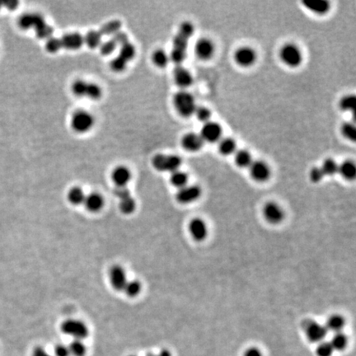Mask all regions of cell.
<instances>
[{"instance_id":"cell-1","label":"cell","mask_w":356,"mask_h":356,"mask_svg":"<svg viewBox=\"0 0 356 356\" xmlns=\"http://www.w3.org/2000/svg\"><path fill=\"white\" fill-rule=\"evenodd\" d=\"M173 104L178 114L183 117H192L197 107L193 95L185 90L176 93L173 98Z\"/></svg>"},{"instance_id":"cell-2","label":"cell","mask_w":356,"mask_h":356,"mask_svg":"<svg viewBox=\"0 0 356 356\" xmlns=\"http://www.w3.org/2000/svg\"><path fill=\"white\" fill-rule=\"evenodd\" d=\"M153 166L159 172L173 173L178 170L181 164V158L177 155L157 154L153 158Z\"/></svg>"},{"instance_id":"cell-3","label":"cell","mask_w":356,"mask_h":356,"mask_svg":"<svg viewBox=\"0 0 356 356\" xmlns=\"http://www.w3.org/2000/svg\"><path fill=\"white\" fill-rule=\"evenodd\" d=\"M94 125L93 115L86 111L79 110L74 113L71 118V127L78 133H85Z\"/></svg>"},{"instance_id":"cell-4","label":"cell","mask_w":356,"mask_h":356,"mask_svg":"<svg viewBox=\"0 0 356 356\" xmlns=\"http://www.w3.org/2000/svg\"><path fill=\"white\" fill-rule=\"evenodd\" d=\"M279 56L283 63L291 68L298 67L303 60L300 50L294 44L284 45L279 51Z\"/></svg>"},{"instance_id":"cell-5","label":"cell","mask_w":356,"mask_h":356,"mask_svg":"<svg viewBox=\"0 0 356 356\" xmlns=\"http://www.w3.org/2000/svg\"><path fill=\"white\" fill-rule=\"evenodd\" d=\"M61 329L66 335L75 338V340H82L88 336V329L83 322L76 319H69L63 322Z\"/></svg>"},{"instance_id":"cell-6","label":"cell","mask_w":356,"mask_h":356,"mask_svg":"<svg viewBox=\"0 0 356 356\" xmlns=\"http://www.w3.org/2000/svg\"><path fill=\"white\" fill-rule=\"evenodd\" d=\"M199 136L204 142L206 141L209 143H216L217 141L220 140L222 128L218 123L208 121L203 125Z\"/></svg>"},{"instance_id":"cell-7","label":"cell","mask_w":356,"mask_h":356,"mask_svg":"<svg viewBox=\"0 0 356 356\" xmlns=\"http://www.w3.org/2000/svg\"><path fill=\"white\" fill-rule=\"evenodd\" d=\"M304 327L307 337L312 342L321 341L327 336V329L326 327H323L316 322L308 321V322H305Z\"/></svg>"},{"instance_id":"cell-8","label":"cell","mask_w":356,"mask_h":356,"mask_svg":"<svg viewBox=\"0 0 356 356\" xmlns=\"http://www.w3.org/2000/svg\"><path fill=\"white\" fill-rule=\"evenodd\" d=\"M257 55L253 49L243 46L237 50L234 54V59L237 64L242 67H249L256 61Z\"/></svg>"},{"instance_id":"cell-9","label":"cell","mask_w":356,"mask_h":356,"mask_svg":"<svg viewBox=\"0 0 356 356\" xmlns=\"http://www.w3.org/2000/svg\"><path fill=\"white\" fill-rule=\"evenodd\" d=\"M201 190L197 186H186L179 190L177 194V199L181 204H189L199 198Z\"/></svg>"},{"instance_id":"cell-10","label":"cell","mask_w":356,"mask_h":356,"mask_svg":"<svg viewBox=\"0 0 356 356\" xmlns=\"http://www.w3.org/2000/svg\"><path fill=\"white\" fill-rule=\"evenodd\" d=\"M250 174L255 181L262 182L270 178L271 171L268 165L262 161H255L250 165Z\"/></svg>"},{"instance_id":"cell-11","label":"cell","mask_w":356,"mask_h":356,"mask_svg":"<svg viewBox=\"0 0 356 356\" xmlns=\"http://www.w3.org/2000/svg\"><path fill=\"white\" fill-rule=\"evenodd\" d=\"M110 280L115 290L122 291L127 283L126 275L120 266H114L110 271Z\"/></svg>"},{"instance_id":"cell-12","label":"cell","mask_w":356,"mask_h":356,"mask_svg":"<svg viewBox=\"0 0 356 356\" xmlns=\"http://www.w3.org/2000/svg\"><path fill=\"white\" fill-rule=\"evenodd\" d=\"M45 22L44 17L40 14H25L19 19V27L24 30L37 28Z\"/></svg>"},{"instance_id":"cell-13","label":"cell","mask_w":356,"mask_h":356,"mask_svg":"<svg viewBox=\"0 0 356 356\" xmlns=\"http://www.w3.org/2000/svg\"><path fill=\"white\" fill-rule=\"evenodd\" d=\"M173 78L176 84L181 88H186L192 85L193 82V78L188 70L181 66L177 65L173 70Z\"/></svg>"},{"instance_id":"cell-14","label":"cell","mask_w":356,"mask_h":356,"mask_svg":"<svg viewBox=\"0 0 356 356\" xmlns=\"http://www.w3.org/2000/svg\"><path fill=\"white\" fill-rule=\"evenodd\" d=\"M265 218L271 223H279L284 218V213L281 208L276 203H267L263 209Z\"/></svg>"},{"instance_id":"cell-15","label":"cell","mask_w":356,"mask_h":356,"mask_svg":"<svg viewBox=\"0 0 356 356\" xmlns=\"http://www.w3.org/2000/svg\"><path fill=\"white\" fill-rule=\"evenodd\" d=\"M204 140L199 135L196 133L186 134L181 139V145L189 152H197L201 149Z\"/></svg>"},{"instance_id":"cell-16","label":"cell","mask_w":356,"mask_h":356,"mask_svg":"<svg viewBox=\"0 0 356 356\" xmlns=\"http://www.w3.org/2000/svg\"><path fill=\"white\" fill-rule=\"evenodd\" d=\"M189 231L192 234V237L199 242L206 237L207 227L202 219L194 218L189 224Z\"/></svg>"},{"instance_id":"cell-17","label":"cell","mask_w":356,"mask_h":356,"mask_svg":"<svg viewBox=\"0 0 356 356\" xmlns=\"http://www.w3.org/2000/svg\"><path fill=\"white\" fill-rule=\"evenodd\" d=\"M61 40L62 46L68 50H79L82 47L83 41V37L78 32H71L64 35Z\"/></svg>"},{"instance_id":"cell-18","label":"cell","mask_w":356,"mask_h":356,"mask_svg":"<svg viewBox=\"0 0 356 356\" xmlns=\"http://www.w3.org/2000/svg\"><path fill=\"white\" fill-rule=\"evenodd\" d=\"M195 50H196L197 56L204 60L211 58L215 52V47H214L212 41L209 39H205V38L200 39L199 41H197Z\"/></svg>"},{"instance_id":"cell-19","label":"cell","mask_w":356,"mask_h":356,"mask_svg":"<svg viewBox=\"0 0 356 356\" xmlns=\"http://www.w3.org/2000/svg\"><path fill=\"white\" fill-rule=\"evenodd\" d=\"M112 178L117 186H126L131 179V173L126 167L119 166L112 172Z\"/></svg>"},{"instance_id":"cell-20","label":"cell","mask_w":356,"mask_h":356,"mask_svg":"<svg viewBox=\"0 0 356 356\" xmlns=\"http://www.w3.org/2000/svg\"><path fill=\"white\" fill-rule=\"evenodd\" d=\"M306 8L316 14H325L330 10V3L327 0H304Z\"/></svg>"},{"instance_id":"cell-21","label":"cell","mask_w":356,"mask_h":356,"mask_svg":"<svg viewBox=\"0 0 356 356\" xmlns=\"http://www.w3.org/2000/svg\"><path fill=\"white\" fill-rule=\"evenodd\" d=\"M84 205L91 212H98L103 207L104 199L99 193H91L85 197Z\"/></svg>"},{"instance_id":"cell-22","label":"cell","mask_w":356,"mask_h":356,"mask_svg":"<svg viewBox=\"0 0 356 356\" xmlns=\"http://www.w3.org/2000/svg\"><path fill=\"white\" fill-rule=\"evenodd\" d=\"M338 173L346 180H353L356 178V167L352 161H345L339 166Z\"/></svg>"},{"instance_id":"cell-23","label":"cell","mask_w":356,"mask_h":356,"mask_svg":"<svg viewBox=\"0 0 356 356\" xmlns=\"http://www.w3.org/2000/svg\"><path fill=\"white\" fill-rule=\"evenodd\" d=\"M101 38L102 36L99 31L91 30L86 33L85 37L83 38V41L89 48L95 49L101 45Z\"/></svg>"},{"instance_id":"cell-24","label":"cell","mask_w":356,"mask_h":356,"mask_svg":"<svg viewBox=\"0 0 356 356\" xmlns=\"http://www.w3.org/2000/svg\"><path fill=\"white\" fill-rule=\"evenodd\" d=\"M120 27H121V22L119 20H112L102 25L99 30V32L101 33V36H103V35L113 36L117 32H120Z\"/></svg>"},{"instance_id":"cell-25","label":"cell","mask_w":356,"mask_h":356,"mask_svg":"<svg viewBox=\"0 0 356 356\" xmlns=\"http://www.w3.org/2000/svg\"><path fill=\"white\" fill-rule=\"evenodd\" d=\"M152 60L154 62V64L158 68H164L168 65L170 58L168 54L166 53V51H163L162 49H158L153 53Z\"/></svg>"},{"instance_id":"cell-26","label":"cell","mask_w":356,"mask_h":356,"mask_svg":"<svg viewBox=\"0 0 356 356\" xmlns=\"http://www.w3.org/2000/svg\"><path fill=\"white\" fill-rule=\"evenodd\" d=\"M234 160H235L237 166H238L239 168L250 167V165L253 162L252 155L247 150H239V151L237 152Z\"/></svg>"},{"instance_id":"cell-27","label":"cell","mask_w":356,"mask_h":356,"mask_svg":"<svg viewBox=\"0 0 356 356\" xmlns=\"http://www.w3.org/2000/svg\"><path fill=\"white\" fill-rule=\"evenodd\" d=\"M218 150L224 156H229L236 150V142L231 138H223L218 145Z\"/></svg>"},{"instance_id":"cell-28","label":"cell","mask_w":356,"mask_h":356,"mask_svg":"<svg viewBox=\"0 0 356 356\" xmlns=\"http://www.w3.org/2000/svg\"><path fill=\"white\" fill-rule=\"evenodd\" d=\"M85 197L84 192L79 187H74L69 191L68 194L69 202L75 205H79L84 202Z\"/></svg>"},{"instance_id":"cell-29","label":"cell","mask_w":356,"mask_h":356,"mask_svg":"<svg viewBox=\"0 0 356 356\" xmlns=\"http://www.w3.org/2000/svg\"><path fill=\"white\" fill-rule=\"evenodd\" d=\"M344 326H345V320L342 316L340 315H332L327 320L326 328L332 332H339Z\"/></svg>"},{"instance_id":"cell-30","label":"cell","mask_w":356,"mask_h":356,"mask_svg":"<svg viewBox=\"0 0 356 356\" xmlns=\"http://www.w3.org/2000/svg\"><path fill=\"white\" fill-rule=\"evenodd\" d=\"M171 183L178 188H182L186 186L188 181V177L186 173L181 171L177 170L172 173L170 178Z\"/></svg>"},{"instance_id":"cell-31","label":"cell","mask_w":356,"mask_h":356,"mask_svg":"<svg viewBox=\"0 0 356 356\" xmlns=\"http://www.w3.org/2000/svg\"><path fill=\"white\" fill-rule=\"evenodd\" d=\"M136 47L130 41L125 43L124 45H120L119 56L121 57L123 59H125V61L128 62L133 59L134 57L136 56Z\"/></svg>"},{"instance_id":"cell-32","label":"cell","mask_w":356,"mask_h":356,"mask_svg":"<svg viewBox=\"0 0 356 356\" xmlns=\"http://www.w3.org/2000/svg\"><path fill=\"white\" fill-rule=\"evenodd\" d=\"M136 201L132 197H127L120 199V209L125 215H130L136 210Z\"/></svg>"},{"instance_id":"cell-33","label":"cell","mask_w":356,"mask_h":356,"mask_svg":"<svg viewBox=\"0 0 356 356\" xmlns=\"http://www.w3.org/2000/svg\"><path fill=\"white\" fill-rule=\"evenodd\" d=\"M330 343L334 350L341 351L347 345V338L342 333L336 332V334L332 337V341Z\"/></svg>"},{"instance_id":"cell-34","label":"cell","mask_w":356,"mask_h":356,"mask_svg":"<svg viewBox=\"0 0 356 356\" xmlns=\"http://www.w3.org/2000/svg\"><path fill=\"white\" fill-rule=\"evenodd\" d=\"M101 95H102V91H101L100 86L98 85L96 83L88 82L85 97L92 100H98L101 98Z\"/></svg>"},{"instance_id":"cell-35","label":"cell","mask_w":356,"mask_h":356,"mask_svg":"<svg viewBox=\"0 0 356 356\" xmlns=\"http://www.w3.org/2000/svg\"><path fill=\"white\" fill-rule=\"evenodd\" d=\"M322 170L324 173L325 176H333L335 175L336 173H338V166L337 163L332 159V158H327L325 160L324 162L322 163Z\"/></svg>"},{"instance_id":"cell-36","label":"cell","mask_w":356,"mask_h":356,"mask_svg":"<svg viewBox=\"0 0 356 356\" xmlns=\"http://www.w3.org/2000/svg\"><path fill=\"white\" fill-rule=\"evenodd\" d=\"M356 99L355 95H347L341 99L340 101V108L345 112H351L355 109Z\"/></svg>"},{"instance_id":"cell-37","label":"cell","mask_w":356,"mask_h":356,"mask_svg":"<svg viewBox=\"0 0 356 356\" xmlns=\"http://www.w3.org/2000/svg\"><path fill=\"white\" fill-rule=\"evenodd\" d=\"M63 48L62 46L61 40L60 38H49L46 40V43H45V49L46 51L50 52V53H56L58 52L60 49Z\"/></svg>"},{"instance_id":"cell-38","label":"cell","mask_w":356,"mask_h":356,"mask_svg":"<svg viewBox=\"0 0 356 356\" xmlns=\"http://www.w3.org/2000/svg\"><path fill=\"white\" fill-rule=\"evenodd\" d=\"M124 291L125 294L130 296V297H136L139 294L141 290V284L139 282L136 280H132V281H127L124 288Z\"/></svg>"},{"instance_id":"cell-39","label":"cell","mask_w":356,"mask_h":356,"mask_svg":"<svg viewBox=\"0 0 356 356\" xmlns=\"http://www.w3.org/2000/svg\"><path fill=\"white\" fill-rule=\"evenodd\" d=\"M36 33L38 38L40 39H49V38L52 37V33H53L54 29L53 27L47 24L46 22L43 23L42 25H40L39 27L35 28Z\"/></svg>"},{"instance_id":"cell-40","label":"cell","mask_w":356,"mask_h":356,"mask_svg":"<svg viewBox=\"0 0 356 356\" xmlns=\"http://www.w3.org/2000/svg\"><path fill=\"white\" fill-rule=\"evenodd\" d=\"M70 355L74 356H84L86 354V347L80 340H75L69 347Z\"/></svg>"},{"instance_id":"cell-41","label":"cell","mask_w":356,"mask_h":356,"mask_svg":"<svg viewBox=\"0 0 356 356\" xmlns=\"http://www.w3.org/2000/svg\"><path fill=\"white\" fill-rule=\"evenodd\" d=\"M88 82L84 80H76L72 84V92L78 97H85Z\"/></svg>"},{"instance_id":"cell-42","label":"cell","mask_w":356,"mask_h":356,"mask_svg":"<svg viewBox=\"0 0 356 356\" xmlns=\"http://www.w3.org/2000/svg\"><path fill=\"white\" fill-rule=\"evenodd\" d=\"M341 133L346 138L351 141H356V129L352 123H345L341 126Z\"/></svg>"},{"instance_id":"cell-43","label":"cell","mask_w":356,"mask_h":356,"mask_svg":"<svg viewBox=\"0 0 356 356\" xmlns=\"http://www.w3.org/2000/svg\"><path fill=\"white\" fill-rule=\"evenodd\" d=\"M117 45L112 39L106 40L105 42L101 43L100 45V51L103 56H110L114 52L117 48Z\"/></svg>"},{"instance_id":"cell-44","label":"cell","mask_w":356,"mask_h":356,"mask_svg":"<svg viewBox=\"0 0 356 356\" xmlns=\"http://www.w3.org/2000/svg\"><path fill=\"white\" fill-rule=\"evenodd\" d=\"M178 33L187 39H190L194 33V26L190 21H184L180 25Z\"/></svg>"},{"instance_id":"cell-45","label":"cell","mask_w":356,"mask_h":356,"mask_svg":"<svg viewBox=\"0 0 356 356\" xmlns=\"http://www.w3.org/2000/svg\"><path fill=\"white\" fill-rule=\"evenodd\" d=\"M126 64H127V62L118 56L112 59L111 63H110V66H111V69L115 72H121L123 70H125V68H126Z\"/></svg>"},{"instance_id":"cell-46","label":"cell","mask_w":356,"mask_h":356,"mask_svg":"<svg viewBox=\"0 0 356 356\" xmlns=\"http://www.w3.org/2000/svg\"><path fill=\"white\" fill-rule=\"evenodd\" d=\"M195 115L197 116L198 120L204 123L210 121V118L211 117V112H210V110L205 107V106L197 107Z\"/></svg>"},{"instance_id":"cell-47","label":"cell","mask_w":356,"mask_h":356,"mask_svg":"<svg viewBox=\"0 0 356 356\" xmlns=\"http://www.w3.org/2000/svg\"><path fill=\"white\" fill-rule=\"evenodd\" d=\"M186 51L173 48V51L171 52L169 58H170V59H172L175 64H178V65H180V64H181V63L184 61V59H186Z\"/></svg>"},{"instance_id":"cell-48","label":"cell","mask_w":356,"mask_h":356,"mask_svg":"<svg viewBox=\"0 0 356 356\" xmlns=\"http://www.w3.org/2000/svg\"><path fill=\"white\" fill-rule=\"evenodd\" d=\"M188 40L187 38L178 33L173 38V48L186 51L188 45Z\"/></svg>"},{"instance_id":"cell-49","label":"cell","mask_w":356,"mask_h":356,"mask_svg":"<svg viewBox=\"0 0 356 356\" xmlns=\"http://www.w3.org/2000/svg\"><path fill=\"white\" fill-rule=\"evenodd\" d=\"M334 349L330 342H322L316 348V355L318 356H332Z\"/></svg>"},{"instance_id":"cell-50","label":"cell","mask_w":356,"mask_h":356,"mask_svg":"<svg viewBox=\"0 0 356 356\" xmlns=\"http://www.w3.org/2000/svg\"><path fill=\"white\" fill-rule=\"evenodd\" d=\"M325 175L321 168H314L310 172V179L313 182H319L322 181Z\"/></svg>"},{"instance_id":"cell-51","label":"cell","mask_w":356,"mask_h":356,"mask_svg":"<svg viewBox=\"0 0 356 356\" xmlns=\"http://www.w3.org/2000/svg\"><path fill=\"white\" fill-rule=\"evenodd\" d=\"M112 39L114 40L117 45H120V46L129 41L127 34L125 32H120V31L113 35Z\"/></svg>"},{"instance_id":"cell-52","label":"cell","mask_w":356,"mask_h":356,"mask_svg":"<svg viewBox=\"0 0 356 356\" xmlns=\"http://www.w3.org/2000/svg\"><path fill=\"white\" fill-rule=\"evenodd\" d=\"M114 195L118 199H123L125 197H130V193L126 186H117L114 190Z\"/></svg>"},{"instance_id":"cell-53","label":"cell","mask_w":356,"mask_h":356,"mask_svg":"<svg viewBox=\"0 0 356 356\" xmlns=\"http://www.w3.org/2000/svg\"><path fill=\"white\" fill-rule=\"evenodd\" d=\"M56 356H70V351H69V347L63 346V345H59V346H56Z\"/></svg>"},{"instance_id":"cell-54","label":"cell","mask_w":356,"mask_h":356,"mask_svg":"<svg viewBox=\"0 0 356 356\" xmlns=\"http://www.w3.org/2000/svg\"><path fill=\"white\" fill-rule=\"evenodd\" d=\"M3 4H4L6 8L9 9V10H15L18 8L19 2L18 1H14V0H8L7 2L3 3Z\"/></svg>"},{"instance_id":"cell-55","label":"cell","mask_w":356,"mask_h":356,"mask_svg":"<svg viewBox=\"0 0 356 356\" xmlns=\"http://www.w3.org/2000/svg\"><path fill=\"white\" fill-rule=\"evenodd\" d=\"M244 356H262L260 351L257 348H250L248 349L246 352H245Z\"/></svg>"},{"instance_id":"cell-56","label":"cell","mask_w":356,"mask_h":356,"mask_svg":"<svg viewBox=\"0 0 356 356\" xmlns=\"http://www.w3.org/2000/svg\"><path fill=\"white\" fill-rule=\"evenodd\" d=\"M32 356H51L41 347L36 348L32 353Z\"/></svg>"},{"instance_id":"cell-57","label":"cell","mask_w":356,"mask_h":356,"mask_svg":"<svg viewBox=\"0 0 356 356\" xmlns=\"http://www.w3.org/2000/svg\"><path fill=\"white\" fill-rule=\"evenodd\" d=\"M158 356H171V354L170 352L167 351V350H163V351L160 352L159 355Z\"/></svg>"},{"instance_id":"cell-58","label":"cell","mask_w":356,"mask_h":356,"mask_svg":"<svg viewBox=\"0 0 356 356\" xmlns=\"http://www.w3.org/2000/svg\"><path fill=\"white\" fill-rule=\"evenodd\" d=\"M2 5H3V3H1V2H0V8H1V7H2Z\"/></svg>"},{"instance_id":"cell-59","label":"cell","mask_w":356,"mask_h":356,"mask_svg":"<svg viewBox=\"0 0 356 356\" xmlns=\"http://www.w3.org/2000/svg\"><path fill=\"white\" fill-rule=\"evenodd\" d=\"M154 356V355H149V356Z\"/></svg>"}]
</instances>
